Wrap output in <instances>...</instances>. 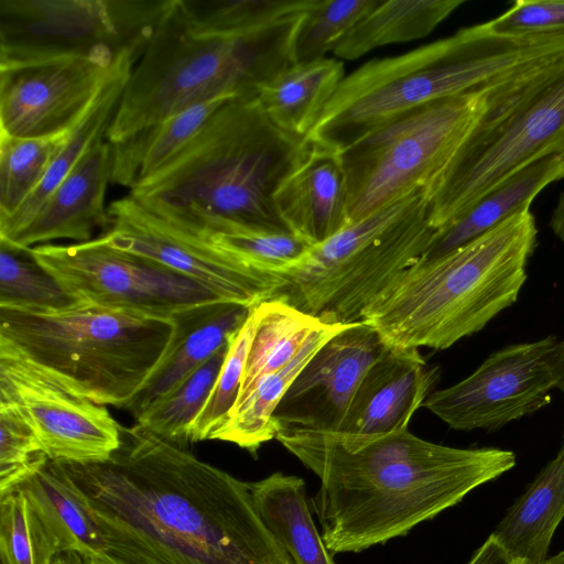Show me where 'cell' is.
Returning <instances> with one entry per match:
<instances>
[{"mask_svg":"<svg viewBox=\"0 0 564 564\" xmlns=\"http://www.w3.org/2000/svg\"><path fill=\"white\" fill-rule=\"evenodd\" d=\"M118 564H294L250 482L135 423L99 463L58 462Z\"/></svg>","mask_w":564,"mask_h":564,"instance_id":"cell-1","label":"cell"},{"mask_svg":"<svg viewBox=\"0 0 564 564\" xmlns=\"http://www.w3.org/2000/svg\"><path fill=\"white\" fill-rule=\"evenodd\" d=\"M275 438L321 480L310 503L333 555L404 536L516 465L511 451L449 447L409 429L354 442L281 429Z\"/></svg>","mask_w":564,"mask_h":564,"instance_id":"cell-2","label":"cell"},{"mask_svg":"<svg viewBox=\"0 0 564 564\" xmlns=\"http://www.w3.org/2000/svg\"><path fill=\"white\" fill-rule=\"evenodd\" d=\"M304 144L276 127L258 98H232L129 195L165 223L204 237L231 226L289 231L273 196Z\"/></svg>","mask_w":564,"mask_h":564,"instance_id":"cell-3","label":"cell"},{"mask_svg":"<svg viewBox=\"0 0 564 564\" xmlns=\"http://www.w3.org/2000/svg\"><path fill=\"white\" fill-rule=\"evenodd\" d=\"M564 55V33L509 36L487 22L401 55L375 58L340 82L305 137L337 152L424 105L488 87Z\"/></svg>","mask_w":564,"mask_h":564,"instance_id":"cell-4","label":"cell"},{"mask_svg":"<svg viewBox=\"0 0 564 564\" xmlns=\"http://www.w3.org/2000/svg\"><path fill=\"white\" fill-rule=\"evenodd\" d=\"M307 10L248 30L204 32L191 22L183 0H167L106 139L122 142L208 99L258 98L295 65L294 34Z\"/></svg>","mask_w":564,"mask_h":564,"instance_id":"cell-5","label":"cell"},{"mask_svg":"<svg viewBox=\"0 0 564 564\" xmlns=\"http://www.w3.org/2000/svg\"><path fill=\"white\" fill-rule=\"evenodd\" d=\"M538 228L530 209L400 274L364 312L388 347L446 349L514 304Z\"/></svg>","mask_w":564,"mask_h":564,"instance_id":"cell-6","label":"cell"},{"mask_svg":"<svg viewBox=\"0 0 564 564\" xmlns=\"http://www.w3.org/2000/svg\"><path fill=\"white\" fill-rule=\"evenodd\" d=\"M172 319L79 303L57 311L0 307V339L72 391L126 409L163 358Z\"/></svg>","mask_w":564,"mask_h":564,"instance_id":"cell-7","label":"cell"},{"mask_svg":"<svg viewBox=\"0 0 564 564\" xmlns=\"http://www.w3.org/2000/svg\"><path fill=\"white\" fill-rule=\"evenodd\" d=\"M431 197L419 189L348 224L281 275L270 300L328 324L360 322L368 306L429 248Z\"/></svg>","mask_w":564,"mask_h":564,"instance_id":"cell-8","label":"cell"},{"mask_svg":"<svg viewBox=\"0 0 564 564\" xmlns=\"http://www.w3.org/2000/svg\"><path fill=\"white\" fill-rule=\"evenodd\" d=\"M564 156V55L488 87L485 109L431 197L440 229L512 174Z\"/></svg>","mask_w":564,"mask_h":564,"instance_id":"cell-9","label":"cell"},{"mask_svg":"<svg viewBox=\"0 0 564 564\" xmlns=\"http://www.w3.org/2000/svg\"><path fill=\"white\" fill-rule=\"evenodd\" d=\"M488 87L424 105L341 150L348 224L419 189L432 197L480 118Z\"/></svg>","mask_w":564,"mask_h":564,"instance_id":"cell-10","label":"cell"},{"mask_svg":"<svg viewBox=\"0 0 564 564\" xmlns=\"http://www.w3.org/2000/svg\"><path fill=\"white\" fill-rule=\"evenodd\" d=\"M167 0H0V59L88 54L142 56Z\"/></svg>","mask_w":564,"mask_h":564,"instance_id":"cell-11","label":"cell"},{"mask_svg":"<svg viewBox=\"0 0 564 564\" xmlns=\"http://www.w3.org/2000/svg\"><path fill=\"white\" fill-rule=\"evenodd\" d=\"M28 252L68 294L89 305L172 319L195 305L224 301L161 263L109 246L100 236L39 245Z\"/></svg>","mask_w":564,"mask_h":564,"instance_id":"cell-12","label":"cell"},{"mask_svg":"<svg viewBox=\"0 0 564 564\" xmlns=\"http://www.w3.org/2000/svg\"><path fill=\"white\" fill-rule=\"evenodd\" d=\"M139 59L109 46L88 54L0 59V133L48 138L70 131L118 70Z\"/></svg>","mask_w":564,"mask_h":564,"instance_id":"cell-13","label":"cell"},{"mask_svg":"<svg viewBox=\"0 0 564 564\" xmlns=\"http://www.w3.org/2000/svg\"><path fill=\"white\" fill-rule=\"evenodd\" d=\"M564 392V339L547 336L506 346L464 380L430 393L423 406L458 431H496Z\"/></svg>","mask_w":564,"mask_h":564,"instance_id":"cell-14","label":"cell"},{"mask_svg":"<svg viewBox=\"0 0 564 564\" xmlns=\"http://www.w3.org/2000/svg\"><path fill=\"white\" fill-rule=\"evenodd\" d=\"M0 402L17 406L51 460L99 463L120 447L122 426L106 405L72 391L3 339Z\"/></svg>","mask_w":564,"mask_h":564,"instance_id":"cell-15","label":"cell"},{"mask_svg":"<svg viewBox=\"0 0 564 564\" xmlns=\"http://www.w3.org/2000/svg\"><path fill=\"white\" fill-rule=\"evenodd\" d=\"M108 212L112 224L100 237L109 246L161 263L224 301L256 306L270 300L283 283L203 236L165 223L130 195L110 203Z\"/></svg>","mask_w":564,"mask_h":564,"instance_id":"cell-16","label":"cell"},{"mask_svg":"<svg viewBox=\"0 0 564 564\" xmlns=\"http://www.w3.org/2000/svg\"><path fill=\"white\" fill-rule=\"evenodd\" d=\"M389 347L366 322L349 324L310 358L273 414L281 429L334 434L369 367Z\"/></svg>","mask_w":564,"mask_h":564,"instance_id":"cell-17","label":"cell"},{"mask_svg":"<svg viewBox=\"0 0 564 564\" xmlns=\"http://www.w3.org/2000/svg\"><path fill=\"white\" fill-rule=\"evenodd\" d=\"M438 377L419 349L389 347L364 375L338 431L325 434L354 442L408 429Z\"/></svg>","mask_w":564,"mask_h":564,"instance_id":"cell-18","label":"cell"},{"mask_svg":"<svg viewBox=\"0 0 564 564\" xmlns=\"http://www.w3.org/2000/svg\"><path fill=\"white\" fill-rule=\"evenodd\" d=\"M113 147L106 138L98 140L47 197L36 214L4 245L28 250L57 239L78 242L93 240L97 228L107 231L112 224L105 197L111 183Z\"/></svg>","mask_w":564,"mask_h":564,"instance_id":"cell-19","label":"cell"},{"mask_svg":"<svg viewBox=\"0 0 564 564\" xmlns=\"http://www.w3.org/2000/svg\"><path fill=\"white\" fill-rule=\"evenodd\" d=\"M273 200L289 231L310 245L336 235L348 224L347 181L339 152L305 140Z\"/></svg>","mask_w":564,"mask_h":564,"instance_id":"cell-20","label":"cell"},{"mask_svg":"<svg viewBox=\"0 0 564 564\" xmlns=\"http://www.w3.org/2000/svg\"><path fill=\"white\" fill-rule=\"evenodd\" d=\"M253 306L216 301L175 314L170 345L143 388L124 409L134 420L166 397L219 349L228 345Z\"/></svg>","mask_w":564,"mask_h":564,"instance_id":"cell-21","label":"cell"},{"mask_svg":"<svg viewBox=\"0 0 564 564\" xmlns=\"http://www.w3.org/2000/svg\"><path fill=\"white\" fill-rule=\"evenodd\" d=\"M564 178V156L538 160L482 196L463 215L436 230L419 261L438 258L494 229L508 218L530 209L539 193Z\"/></svg>","mask_w":564,"mask_h":564,"instance_id":"cell-22","label":"cell"},{"mask_svg":"<svg viewBox=\"0 0 564 564\" xmlns=\"http://www.w3.org/2000/svg\"><path fill=\"white\" fill-rule=\"evenodd\" d=\"M564 518V444L507 510L492 532L523 564L547 556L553 534Z\"/></svg>","mask_w":564,"mask_h":564,"instance_id":"cell-23","label":"cell"},{"mask_svg":"<svg viewBox=\"0 0 564 564\" xmlns=\"http://www.w3.org/2000/svg\"><path fill=\"white\" fill-rule=\"evenodd\" d=\"M17 488L29 498L59 553L106 557L100 527L58 462L48 459Z\"/></svg>","mask_w":564,"mask_h":564,"instance_id":"cell-24","label":"cell"},{"mask_svg":"<svg viewBox=\"0 0 564 564\" xmlns=\"http://www.w3.org/2000/svg\"><path fill=\"white\" fill-rule=\"evenodd\" d=\"M348 325L323 323L317 327L292 361L260 378L236 402L213 440L236 444L256 456L263 443L275 438L273 414L294 379L316 350Z\"/></svg>","mask_w":564,"mask_h":564,"instance_id":"cell-25","label":"cell"},{"mask_svg":"<svg viewBox=\"0 0 564 564\" xmlns=\"http://www.w3.org/2000/svg\"><path fill=\"white\" fill-rule=\"evenodd\" d=\"M250 488L258 512L294 564H336L314 523L301 477L275 471Z\"/></svg>","mask_w":564,"mask_h":564,"instance_id":"cell-26","label":"cell"},{"mask_svg":"<svg viewBox=\"0 0 564 564\" xmlns=\"http://www.w3.org/2000/svg\"><path fill=\"white\" fill-rule=\"evenodd\" d=\"M344 77V64L335 58L295 64L267 85L258 100L276 127L305 139Z\"/></svg>","mask_w":564,"mask_h":564,"instance_id":"cell-27","label":"cell"},{"mask_svg":"<svg viewBox=\"0 0 564 564\" xmlns=\"http://www.w3.org/2000/svg\"><path fill=\"white\" fill-rule=\"evenodd\" d=\"M232 98L221 96L195 104L122 142L112 143L111 183L130 188L155 173L195 137L223 104Z\"/></svg>","mask_w":564,"mask_h":564,"instance_id":"cell-28","label":"cell"},{"mask_svg":"<svg viewBox=\"0 0 564 564\" xmlns=\"http://www.w3.org/2000/svg\"><path fill=\"white\" fill-rule=\"evenodd\" d=\"M135 63L134 61L126 63L105 86L85 117L69 131L42 182L25 203L12 216L0 219V239L9 237L23 227L86 152L98 140L106 138Z\"/></svg>","mask_w":564,"mask_h":564,"instance_id":"cell-29","label":"cell"},{"mask_svg":"<svg viewBox=\"0 0 564 564\" xmlns=\"http://www.w3.org/2000/svg\"><path fill=\"white\" fill-rule=\"evenodd\" d=\"M464 3L465 0L381 1L333 53L341 59H356L383 45L422 39Z\"/></svg>","mask_w":564,"mask_h":564,"instance_id":"cell-30","label":"cell"},{"mask_svg":"<svg viewBox=\"0 0 564 564\" xmlns=\"http://www.w3.org/2000/svg\"><path fill=\"white\" fill-rule=\"evenodd\" d=\"M254 311L256 328L238 400L260 378L292 361L310 335L323 324L280 300L263 301L256 305Z\"/></svg>","mask_w":564,"mask_h":564,"instance_id":"cell-31","label":"cell"},{"mask_svg":"<svg viewBox=\"0 0 564 564\" xmlns=\"http://www.w3.org/2000/svg\"><path fill=\"white\" fill-rule=\"evenodd\" d=\"M68 133L48 138L0 133V219L15 214L35 191Z\"/></svg>","mask_w":564,"mask_h":564,"instance_id":"cell-32","label":"cell"},{"mask_svg":"<svg viewBox=\"0 0 564 564\" xmlns=\"http://www.w3.org/2000/svg\"><path fill=\"white\" fill-rule=\"evenodd\" d=\"M230 343L213 355L172 392L148 409L135 420V423L163 440L187 446L189 427L209 397Z\"/></svg>","mask_w":564,"mask_h":564,"instance_id":"cell-33","label":"cell"},{"mask_svg":"<svg viewBox=\"0 0 564 564\" xmlns=\"http://www.w3.org/2000/svg\"><path fill=\"white\" fill-rule=\"evenodd\" d=\"M80 302L29 254L0 245V307L57 311Z\"/></svg>","mask_w":564,"mask_h":564,"instance_id":"cell-34","label":"cell"},{"mask_svg":"<svg viewBox=\"0 0 564 564\" xmlns=\"http://www.w3.org/2000/svg\"><path fill=\"white\" fill-rule=\"evenodd\" d=\"M59 554L55 540L21 489L0 497L2 564H53Z\"/></svg>","mask_w":564,"mask_h":564,"instance_id":"cell-35","label":"cell"},{"mask_svg":"<svg viewBox=\"0 0 564 564\" xmlns=\"http://www.w3.org/2000/svg\"><path fill=\"white\" fill-rule=\"evenodd\" d=\"M381 0H316L302 17L293 40L294 64H306L334 51L346 34Z\"/></svg>","mask_w":564,"mask_h":564,"instance_id":"cell-36","label":"cell"},{"mask_svg":"<svg viewBox=\"0 0 564 564\" xmlns=\"http://www.w3.org/2000/svg\"><path fill=\"white\" fill-rule=\"evenodd\" d=\"M206 239L250 267L279 278L297 264L312 248V245L289 231L240 226L208 235Z\"/></svg>","mask_w":564,"mask_h":564,"instance_id":"cell-37","label":"cell"},{"mask_svg":"<svg viewBox=\"0 0 564 564\" xmlns=\"http://www.w3.org/2000/svg\"><path fill=\"white\" fill-rule=\"evenodd\" d=\"M254 307H252L248 319L230 343L226 359L209 397L189 427L188 443L213 440L239 398L248 352L256 328Z\"/></svg>","mask_w":564,"mask_h":564,"instance_id":"cell-38","label":"cell"},{"mask_svg":"<svg viewBox=\"0 0 564 564\" xmlns=\"http://www.w3.org/2000/svg\"><path fill=\"white\" fill-rule=\"evenodd\" d=\"M193 25L204 32L252 29L310 9L316 0H183Z\"/></svg>","mask_w":564,"mask_h":564,"instance_id":"cell-39","label":"cell"},{"mask_svg":"<svg viewBox=\"0 0 564 564\" xmlns=\"http://www.w3.org/2000/svg\"><path fill=\"white\" fill-rule=\"evenodd\" d=\"M48 459L17 406L0 402V497L15 489Z\"/></svg>","mask_w":564,"mask_h":564,"instance_id":"cell-40","label":"cell"},{"mask_svg":"<svg viewBox=\"0 0 564 564\" xmlns=\"http://www.w3.org/2000/svg\"><path fill=\"white\" fill-rule=\"evenodd\" d=\"M487 24L491 32L509 36L564 33V0H518Z\"/></svg>","mask_w":564,"mask_h":564,"instance_id":"cell-41","label":"cell"},{"mask_svg":"<svg viewBox=\"0 0 564 564\" xmlns=\"http://www.w3.org/2000/svg\"><path fill=\"white\" fill-rule=\"evenodd\" d=\"M467 564H523L514 558L491 533Z\"/></svg>","mask_w":564,"mask_h":564,"instance_id":"cell-42","label":"cell"},{"mask_svg":"<svg viewBox=\"0 0 564 564\" xmlns=\"http://www.w3.org/2000/svg\"><path fill=\"white\" fill-rule=\"evenodd\" d=\"M554 235L564 242V192L561 194L550 220Z\"/></svg>","mask_w":564,"mask_h":564,"instance_id":"cell-43","label":"cell"},{"mask_svg":"<svg viewBox=\"0 0 564 564\" xmlns=\"http://www.w3.org/2000/svg\"><path fill=\"white\" fill-rule=\"evenodd\" d=\"M53 564H83V557L77 553H61Z\"/></svg>","mask_w":564,"mask_h":564,"instance_id":"cell-44","label":"cell"},{"mask_svg":"<svg viewBox=\"0 0 564 564\" xmlns=\"http://www.w3.org/2000/svg\"><path fill=\"white\" fill-rule=\"evenodd\" d=\"M83 564H118L109 557L96 558V557H83Z\"/></svg>","mask_w":564,"mask_h":564,"instance_id":"cell-45","label":"cell"},{"mask_svg":"<svg viewBox=\"0 0 564 564\" xmlns=\"http://www.w3.org/2000/svg\"><path fill=\"white\" fill-rule=\"evenodd\" d=\"M539 564H564V550H562L556 555L546 557L544 561H542Z\"/></svg>","mask_w":564,"mask_h":564,"instance_id":"cell-46","label":"cell"}]
</instances>
